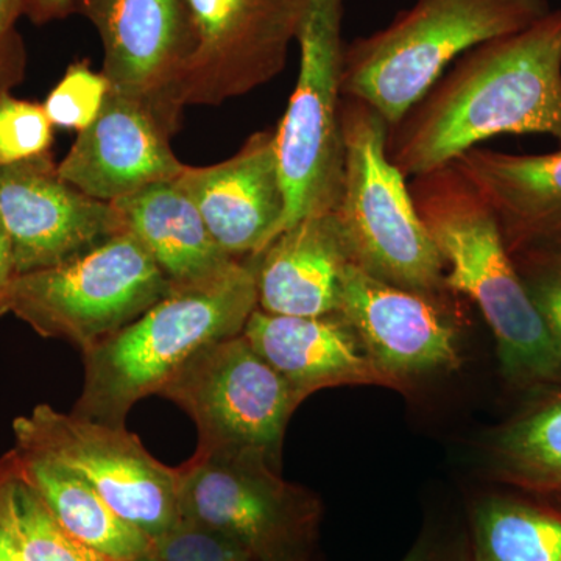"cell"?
Here are the masks:
<instances>
[{"mask_svg": "<svg viewBox=\"0 0 561 561\" xmlns=\"http://www.w3.org/2000/svg\"><path fill=\"white\" fill-rule=\"evenodd\" d=\"M110 90L103 72H95L87 61L72 62L43 108L54 127L81 131L98 119Z\"/></svg>", "mask_w": 561, "mask_h": 561, "instance_id": "d4e9b609", "label": "cell"}, {"mask_svg": "<svg viewBox=\"0 0 561 561\" xmlns=\"http://www.w3.org/2000/svg\"><path fill=\"white\" fill-rule=\"evenodd\" d=\"M133 561H162V560L158 559L157 556H146V557H140V559L133 560Z\"/></svg>", "mask_w": 561, "mask_h": 561, "instance_id": "e575fe53", "label": "cell"}, {"mask_svg": "<svg viewBox=\"0 0 561 561\" xmlns=\"http://www.w3.org/2000/svg\"><path fill=\"white\" fill-rule=\"evenodd\" d=\"M160 394L194 421L195 451L257 453L276 467L287 423L302 402L243 334L201 351Z\"/></svg>", "mask_w": 561, "mask_h": 561, "instance_id": "30bf717a", "label": "cell"}, {"mask_svg": "<svg viewBox=\"0 0 561 561\" xmlns=\"http://www.w3.org/2000/svg\"><path fill=\"white\" fill-rule=\"evenodd\" d=\"M79 7V0H25L24 14L35 24L61 20Z\"/></svg>", "mask_w": 561, "mask_h": 561, "instance_id": "4dcf8cb0", "label": "cell"}, {"mask_svg": "<svg viewBox=\"0 0 561 561\" xmlns=\"http://www.w3.org/2000/svg\"><path fill=\"white\" fill-rule=\"evenodd\" d=\"M113 205L172 289L220 278L239 262L214 241L201 210L176 180L151 184Z\"/></svg>", "mask_w": 561, "mask_h": 561, "instance_id": "ffe728a7", "label": "cell"}, {"mask_svg": "<svg viewBox=\"0 0 561 561\" xmlns=\"http://www.w3.org/2000/svg\"><path fill=\"white\" fill-rule=\"evenodd\" d=\"M77 10L101 35L111 91L144 103L173 135L195 47L186 0H79Z\"/></svg>", "mask_w": 561, "mask_h": 561, "instance_id": "7c38bea8", "label": "cell"}, {"mask_svg": "<svg viewBox=\"0 0 561 561\" xmlns=\"http://www.w3.org/2000/svg\"><path fill=\"white\" fill-rule=\"evenodd\" d=\"M171 136L144 103L110 90L98 119L79 131L58 172L92 198L122 201L184 171Z\"/></svg>", "mask_w": 561, "mask_h": 561, "instance_id": "2e32d148", "label": "cell"}, {"mask_svg": "<svg viewBox=\"0 0 561 561\" xmlns=\"http://www.w3.org/2000/svg\"><path fill=\"white\" fill-rule=\"evenodd\" d=\"M342 24L343 0H309L297 36V84L275 130L286 197L276 236L313 214L332 213L341 198L345 168Z\"/></svg>", "mask_w": 561, "mask_h": 561, "instance_id": "8992f818", "label": "cell"}, {"mask_svg": "<svg viewBox=\"0 0 561 561\" xmlns=\"http://www.w3.org/2000/svg\"><path fill=\"white\" fill-rule=\"evenodd\" d=\"M180 471L183 522L216 531L260 561H308L321 516L308 490L257 453H198Z\"/></svg>", "mask_w": 561, "mask_h": 561, "instance_id": "ba28073f", "label": "cell"}, {"mask_svg": "<svg viewBox=\"0 0 561 561\" xmlns=\"http://www.w3.org/2000/svg\"><path fill=\"white\" fill-rule=\"evenodd\" d=\"M242 334L262 359L289 382L301 401L331 387L397 389L373 364L356 332L337 312L295 317L256 309Z\"/></svg>", "mask_w": 561, "mask_h": 561, "instance_id": "e0dca14e", "label": "cell"}, {"mask_svg": "<svg viewBox=\"0 0 561 561\" xmlns=\"http://www.w3.org/2000/svg\"><path fill=\"white\" fill-rule=\"evenodd\" d=\"M308 2L186 0L195 47L181 81V106L220 105L278 77Z\"/></svg>", "mask_w": 561, "mask_h": 561, "instance_id": "8fae6325", "label": "cell"}, {"mask_svg": "<svg viewBox=\"0 0 561 561\" xmlns=\"http://www.w3.org/2000/svg\"><path fill=\"white\" fill-rule=\"evenodd\" d=\"M504 135L561 144V10L467 51L389 128L387 151L415 179Z\"/></svg>", "mask_w": 561, "mask_h": 561, "instance_id": "6da1fadb", "label": "cell"}, {"mask_svg": "<svg viewBox=\"0 0 561 561\" xmlns=\"http://www.w3.org/2000/svg\"><path fill=\"white\" fill-rule=\"evenodd\" d=\"M337 313L398 390L413 378L460 367L456 323L442 298L391 286L350 262Z\"/></svg>", "mask_w": 561, "mask_h": 561, "instance_id": "5bb4252c", "label": "cell"}, {"mask_svg": "<svg viewBox=\"0 0 561 561\" xmlns=\"http://www.w3.org/2000/svg\"><path fill=\"white\" fill-rule=\"evenodd\" d=\"M490 461L497 481L531 496L561 489V387L538 393L497 430Z\"/></svg>", "mask_w": 561, "mask_h": 561, "instance_id": "7402d4cb", "label": "cell"}, {"mask_svg": "<svg viewBox=\"0 0 561 561\" xmlns=\"http://www.w3.org/2000/svg\"><path fill=\"white\" fill-rule=\"evenodd\" d=\"M556 247H560V249H561V243H560V245H556Z\"/></svg>", "mask_w": 561, "mask_h": 561, "instance_id": "d590c367", "label": "cell"}, {"mask_svg": "<svg viewBox=\"0 0 561 561\" xmlns=\"http://www.w3.org/2000/svg\"><path fill=\"white\" fill-rule=\"evenodd\" d=\"M454 164L493 209L512 256L561 243V149L513 154L472 149Z\"/></svg>", "mask_w": 561, "mask_h": 561, "instance_id": "d6986e66", "label": "cell"}, {"mask_svg": "<svg viewBox=\"0 0 561 561\" xmlns=\"http://www.w3.org/2000/svg\"><path fill=\"white\" fill-rule=\"evenodd\" d=\"M16 448L41 454L84 479L124 522L160 540L183 523L180 471L161 463L125 426L41 404L13 423Z\"/></svg>", "mask_w": 561, "mask_h": 561, "instance_id": "9c48e42d", "label": "cell"}, {"mask_svg": "<svg viewBox=\"0 0 561 561\" xmlns=\"http://www.w3.org/2000/svg\"><path fill=\"white\" fill-rule=\"evenodd\" d=\"M256 309L251 257L220 278L172 289L128 327L83 351V390L73 415L125 426L136 402L160 394L201 351L242 334Z\"/></svg>", "mask_w": 561, "mask_h": 561, "instance_id": "3957f363", "label": "cell"}, {"mask_svg": "<svg viewBox=\"0 0 561 561\" xmlns=\"http://www.w3.org/2000/svg\"><path fill=\"white\" fill-rule=\"evenodd\" d=\"M535 500L545 502L546 505L552 507L553 511L561 513V489L552 491V493L541 494V496H534Z\"/></svg>", "mask_w": 561, "mask_h": 561, "instance_id": "836d02e7", "label": "cell"}, {"mask_svg": "<svg viewBox=\"0 0 561 561\" xmlns=\"http://www.w3.org/2000/svg\"><path fill=\"white\" fill-rule=\"evenodd\" d=\"M22 478L39 494L62 529L106 561H133L154 552V541L124 522L90 483L41 454L10 453Z\"/></svg>", "mask_w": 561, "mask_h": 561, "instance_id": "44dd1931", "label": "cell"}, {"mask_svg": "<svg viewBox=\"0 0 561 561\" xmlns=\"http://www.w3.org/2000/svg\"><path fill=\"white\" fill-rule=\"evenodd\" d=\"M342 130L345 168L334 214L351 262L391 286L443 300L445 262L390 161L389 125L367 103L343 95Z\"/></svg>", "mask_w": 561, "mask_h": 561, "instance_id": "5b68a950", "label": "cell"}, {"mask_svg": "<svg viewBox=\"0 0 561 561\" xmlns=\"http://www.w3.org/2000/svg\"><path fill=\"white\" fill-rule=\"evenodd\" d=\"M54 125L39 103L0 92V165L50 153Z\"/></svg>", "mask_w": 561, "mask_h": 561, "instance_id": "484cf974", "label": "cell"}, {"mask_svg": "<svg viewBox=\"0 0 561 561\" xmlns=\"http://www.w3.org/2000/svg\"><path fill=\"white\" fill-rule=\"evenodd\" d=\"M424 227L445 262L449 294L470 298L496 341L501 371L515 389L561 387V346L519 275L496 216L454 162L412 180Z\"/></svg>", "mask_w": 561, "mask_h": 561, "instance_id": "7a4b0ae2", "label": "cell"}, {"mask_svg": "<svg viewBox=\"0 0 561 561\" xmlns=\"http://www.w3.org/2000/svg\"><path fill=\"white\" fill-rule=\"evenodd\" d=\"M172 290L130 231L79 256L18 276L11 312L46 339L81 353L128 327Z\"/></svg>", "mask_w": 561, "mask_h": 561, "instance_id": "52a82bcc", "label": "cell"}, {"mask_svg": "<svg viewBox=\"0 0 561 561\" xmlns=\"http://www.w3.org/2000/svg\"><path fill=\"white\" fill-rule=\"evenodd\" d=\"M0 561H24L10 527L0 516Z\"/></svg>", "mask_w": 561, "mask_h": 561, "instance_id": "1f68e13d", "label": "cell"}, {"mask_svg": "<svg viewBox=\"0 0 561 561\" xmlns=\"http://www.w3.org/2000/svg\"><path fill=\"white\" fill-rule=\"evenodd\" d=\"M401 561H434V557L427 548L426 542H420Z\"/></svg>", "mask_w": 561, "mask_h": 561, "instance_id": "d6a6232c", "label": "cell"}, {"mask_svg": "<svg viewBox=\"0 0 561 561\" xmlns=\"http://www.w3.org/2000/svg\"><path fill=\"white\" fill-rule=\"evenodd\" d=\"M25 0H0V92L21 76L24 51L18 36V18L24 14Z\"/></svg>", "mask_w": 561, "mask_h": 561, "instance_id": "f1b7e54d", "label": "cell"}, {"mask_svg": "<svg viewBox=\"0 0 561 561\" xmlns=\"http://www.w3.org/2000/svg\"><path fill=\"white\" fill-rule=\"evenodd\" d=\"M0 221L20 275L54 267L127 231L116 206L62 179L50 153L0 165Z\"/></svg>", "mask_w": 561, "mask_h": 561, "instance_id": "4fadbf2b", "label": "cell"}, {"mask_svg": "<svg viewBox=\"0 0 561 561\" xmlns=\"http://www.w3.org/2000/svg\"><path fill=\"white\" fill-rule=\"evenodd\" d=\"M251 261L261 311L295 317L337 312L351 257L334 210L287 228Z\"/></svg>", "mask_w": 561, "mask_h": 561, "instance_id": "ac0fdd59", "label": "cell"}, {"mask_svg": "<svg viewBox=\"0 0 561 561\" xmlns=\"http://www.w3.org/2000/svg\"><path fill=\"white\" fill-rule=\"evenodd\" d=\"M18 276L20 273L14 264L10 239L0 221V317L11 312V298Z\"/></svg>", "mask_w": 561, "mask_h": 561, "instance_id": "f546056e", "label": "cell"}, {"mask_svg": "<svg viewBox=\"0 0 561 561\" xmlns=\"http://www.w3.org/2000/svg\"><path fill=\"white\" fill-rule=\"evenodd\" d=\"M551 11L549 0H415L382 31L345 44L342 95L394 127L467 51Z\"/></svg>", "mask_w": 561, "mask_h": 561, "instance_id": "277c9868", "label": "cell"}, {"mask_svg": "<svg viewBox=\"0 0 561 561\" xmlns=\"http://www.w3.org/2000/svg\"><path fill=\"white\" fill-rule=\"evenodd\" d=\"M519 275L529 290L556 341L561 346V249L551 247L513 256Z\"/></svg>", "mask_w": 561, "mask_h": 561, "instance_id": "4316f807", "label": "cell"}, {"mask_svg": "<svg viewBox=\"0 0 561 561\" xmlns=\"http://www.w3.org/2000/svg\"><path fill=\"white\" fill-rule=\"evenodd\" d=\"M154 553L164 561H260L234 541L187 522L154 541Z\"/></svg>", "mask_w": 561, "mask_h": 561, "instance_id": "83f0119b", "label": "cell"}, {"mask_svg": "<svg viewBox=\"0 0 561 561\" xmlns=\"http://www.w3.org/2000/svg\"><path fill=\"white\" fill-rule=\"evenodd\" d=\"M175 180L232 260L256 256L275 239L286 208L275 131L254 133L234 157L208 168L186 165Z\"/></svg>", "mask_w": 561, "mask_h": 561, "instance_id": "9a60e30c", "label": "cell"}, {"mask_svg": "<svg viewBox=\"0 0 561 561\" xmlns=\"http://www.w3.org/2000/svg\"><path fill=\"white\" fill-rule=\"evenodd\" d=\"M470 561H561V513L541 501H479L471 513Z\"/></svg>", "mask_w": 561, "mask_h": 561, "instance_id": "603a6c76", "label": "cell"}, {"mask_svg": "<svg viewBox=\"0 0 561 561\" xmlns=\"http://www.w3.org/2000/svg\"><path fill=\"white\" fill-rule=\"evenodd\" d=\"M0 516L24 561H106L62 529L39 494L22 478L11 454L0 460Z\"/></svg>", "mask_w": 561, "mask_h": 561, "instance_id": "cb8c5ba5", "label": "cell"}]
</instances>
